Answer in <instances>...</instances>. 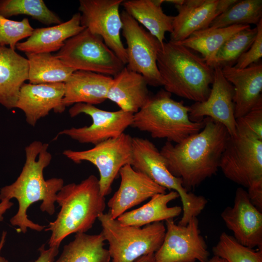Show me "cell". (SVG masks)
Returning <instances> with one entry per match:
<instances>
[{"label": "cell", "instance_id": "cell-37", "mask_svg": "<svg viewBox=\"0 0 262 262\" xmlns=\"http://www.w3.org/2000/svg\"><path fill=\"white\" fill-rule=\"evenodd\" d=\"M38 251L39 256L33 262H54L59 253V247L53 246L46 249L45 245L43 244L39 248Z\"/></svg>", "mask_w": 262, "mask_h": 262}, {"label": "cell", "instance_id": "cell-26", "mask_svg": "<svg viewBox=\"0 0 262 262\" xmlns=\"http://www.w3.org/2000/svg\"><path fill=\"white\" fill-rule=\"evenodd\" d=\"M180 197L177 192L171 191L158 194L142 206L126 212L116 219L125 226L141 227L153 223L162 222L179 216L182 213L181 206L169 207L168 203Z\"/></svg>", "mask_w": 262, "mask_h": 262}, {"label": "cell", "instance_id": "cell-13", "mask_svg": "<svg viewBox=\"0 0 262 262\" xmlns=\"http://www.w3.org/2000/svg\"><path fill=\"white\" fill-rule=\"evenodd\" d=\"M123 0H80L81 25L100 36L126 65V48L121 39L122 22L119 7Z\"/></svg>", "mask_w": 262, "mask_h": 262}, {"label": "cell", "instance_id": "cell-15", "mask_svg": "<svg viewBox=\"0 0 262 262\" xmlns=\"http://www.w3.org/2000/svg\"><path fill=\"white\" fill-rule=\"evenodd\" d=\"M214 77L208 98L190 106L189 117L193 121L209 117L223 125L229 136L237 133L233 102L234 87L224 77L220 67L214 68Z\"/></svg>", "mask_w": 262, "mask_h": 262}, {"label": "cell", "instance_id": "cell-31", "mask_svg": "<svg viewBox=\"0 0 262 262\" xmlns=\"http://www.w3.org/2000/svg\"><path fill=\"white\" fill-rule=\"evenodd\" d=\"M262 19V0H238L217 16L209 27L223 28L236 25H257Z\"/></svg>", "mask_w": 262, "mask_h": 262}, {"label": "cell", "instance_id": "cell-41", "mask_svg": "<svg viewBox=\"0 0 262 262\" xmlns=\"http://www.w3.org/2000/svg\"><path fill=\"white\" fill-rule=\"evenodd\" d=\"M207 262H228L226 259L219 256L214 255L212 258L209 259Z\"/></svg>", "mask_w": 262, "mask_h": 262}, {"label": "cell", "instance_id": "cell-18", "mask_svg": "<svg viewBox=\"0 0 262 262\" xmlns=\"http://www.w3.org/2000/svg\"><path fill=\"white\" fill-rule=\"evenodd\" d=\"M65 83L23 84L16 108L22 110L26 121L34 127L37 121L49 115L51 110L61 113L66 108L63 105Z\"/></svg>", "mask_w": 262, "mask_h": 262}, {"label": "cell", "instance_id": "cell-23", "mask_svg": "<svg viewBox=\"0 0 262 262\" xmlns=\"http://www.w3.org/2000/svg\"><path fill=\"white\" fill-rule=\"evenodd\" d=\"M85 28L81 23L80 13L70 19L51 27L34 29L24 42L18 43L16 49L25 53H51L59 51L69 38Z\"/></svg>", "mask_w": 262, "mask_h": 262}, {"label": "cell", "instance_id": "cell-14", "mask_svg": "<svg viewBox=\"0 0 262 262\" xmlns=\"http://www.w3.org/2000/svg\"><path fill=\"white\" fill-rule=\"evenodd\" d=\"M166 231L162 244L154 253L155 262H207L210 253L200 234L198 220L193 217L186 226L165 221Z\"/></svg>", "mask_w": 262, "mask_h": 262}, {"label": "cell", "instance_id": "cell-12", "mask_svg": "<svg viewBox=\"0 0 262 262\" xmlns=\"http://www.w3.org/2000/svg\"><path fill=\"white\" fill-rule=\"evenodd\" d=\"M72 117L84 114L90 116L92 124L80 128L72 127L60 131L58 135H65L82 144L97 145L106 140L117 137L131 126L133 114L119 110L108 111L83 103L74 104L69 110Z\"/></svg>", "mask_w": 262, "mask_h": 262}, {"label": "cell", "instance_id": "cell-39", "mask_svg": "<svg viewBox=\"0 0 262 262\" xmlns=\"http://www.w3.org/2000/svg\"><path fill=\"white\" fill-rule=\"evenodd\" d=\"M132 262H155L154 254H150L142 256Z\"/></svg>", "mask_w": 262, "mask_h": 262}, {"label": "cell", "instance_id": "cell-4", "mask_svg": "<svg viewBox=\"0 0 262 262\" xmlns=\"http://www.w3.org/2000/svg\"><path fill=\"white\" fill-rule=\"evenodd\" d=\"M56 201L60 211L56 219L45 229L51 232L49 247H59L62 241L72 233H85L106 207L105 197L100 193L98 179L94 175L79 183L64 185L57 194Z\"/></svg>", "mask_w": 262, "mask_h": 262}, {"label": "cell", "instance_id": "cell-9", "mask_svg": "<svg viewBox=\"0 0 262 262\" xmlns=\"http://www.w3.org/2000/svg\"><path fill=\"white\" fill-rule=\"evenodd\" d=\"M55 56L75 70L91 71L113 77L126 66L100 36L86 28L66 41Z\"/></svg>", "mask_w": 262, "mask_h": 262}, {"label": "cell", "instance_id": "cell-22", "mask_svg": "<svg viewBox=\"0 0 262 262\" xmlns=\"http://www.w3.org/2000/svg\"><path fill=\"white\" fill-rule=\"evenodd\" d=\"M147 86L141 74L125 66L113 77L107 98L117 104L120 110L134 114L145 105L151 96Z\"/></svg>", "mask_w": 262, "mask_h": 262}, {"label": "cell", "instance_id": "cell-24", "mask_svg": "<svg viewBox=\"0 0 262 262\" xmlns=\"http://www.w3.org/2000/svg\"><path fill=\"white\" fill-rule=\"evenodd\" d=\"M27 58L7 47H0V104L16 108L21 87L28 79Z\"/></svg>", "mask_w": 262, "mask_h": 262}, {"label": "cell", "instance_id": "cell-36", "mask_svg": "<svg viewBox=\"0 0 262 262\" xmlns=\"http://www.w3.org/2000/svg\"><path fill=\"white\" fill-rule=\"evenodd\" d=\"M256 37L248 49L238 59L233 66L245 68L259 62L262 57V19L256 25Z\"/></svg>", "mask_w": 262, "mask_h": 262}, {"label": "cell", "instance_id": "cell-38", "mask_svg": "<svg viewBox=\"0 0 262 262\" xmlns=\"http://www.w3.org/2000/svg\"><path fill=\"white\" fill-rule=\"evenodd\" d=\"M13 205V203L9 200L4 199L0 202V222L3 220V214Z\"/></svg>", "mask_w": 262, "mask_h": 262}, {"label": "cell", "instance_id": "cell-2", "mask_svg": "<svg viewBox=\"0 0 262 262\" xmlns=\"http://www.w3.org/2000/svg\"><path fill=\"white\" fill-rule=\"evenodd\" d=\"M48 147V144L39 141L26 146L25 162L19 176L12 184L0 190L1 201L15 198L18 202L17 212L10 220L12 225L18 227V232L25 233L28 228L41 231L45 228L28 219L27 211L33 203L42 201L41 211L49 215L55 212L54 203L58 192L64 186V180L57 178L45 180L44 178V169L52 158Z\"/></svg>", "mask_w": 262, "mask_h": 262}, {"label": "cell", "instance_id": "cell-30", "mask_svg": "<svg viewBox=\"0 0 262 262\" xmlns=\"http://www.w3.org/2000/svg\"><path fill=\"white\" fill-rule=\"evenodd\" d=\"M0 15L6 18L27 15L47 25L63 22L43 0H0Z\"/></svg>", "mask_w": 262, "mask_h": 262}, {"label": "cell", "instance_id": "cell-16", "mask_svg": "<svg viewBox=\"0 0 262 262\" xmlns=\"http://www.w3.org/2000/svg\"><path fill=\"white\" fill-rule=\"evenodd\" d=\"M221 216L237 242L262 250V212L252 203L246 190L236 189L233 206L227 207Z\"/></svg>", "mask_w": 262, "mask_h": 262}, {"label": "cell", "instance_id": "cell-29", "mask_svg": "<svg viewBox=\"0 0 262 262\" xmlns=\"http://www.w3.org/2000/svg\"><path fill=\"white\" fill-rule=\"evenodd\" d=\"M25 54L29 65L28 80L30 83H65L75 71L51 53Z\"/></svg>", "mask_w": 262, "mask_h": 262}, {"label": "cell", "instance_id": "cell-28", "mask_svg": "<svg viewBox=\"0 0 262 262\" xmlns=\"http://www.w3.org/2000/svg\"><path fill=\"white\" fill-rule=\"evenodd\" d=\"M105 241L101 232L95 235L76 233L74 239L64 246L61 255L54 262H110Z\"/></svg>", "mask_w": 262, "mask_h": 262}, {"label": "cell", "instance_id": "cell-32", "mask_svg": "<svg viewBox=\"0 0 262 262\" xmlns=\"http://www.w3.org/2000/svg\"><path fill=\"white\" fill-rule=\"evenodd\" d=\"M257 27L241 30L229 38L218 50L215 60V66L222 68L234 66L239 57L250 48L254 41Z\"/></svg>", "mask_w": 262, "mask_h": 262}, {"label": "cell", "instance_id": "cell-21", "mask_svg": "<svg viewBox=\"0 0 262 262\" xmlns=\"http://www.w3.org/2000/svg\"><path fill=\"white\" fill-rule=\"evenodd\" d=\"M113 77L91 71L75 70L65 83L63 105L101 104L107 99Z\"/></svg>", "mask_w": 262, "mask_h": 262}, {"label": "cell", "instance_id": "cell-40", "mask_svg": "<svg viewBox=\"0 0 262 262\" xmlns=\"http://www.w3.org/2000/svg\"><path fill=\"white\" fill-rule=\"evenodd\" d=\"M6 234V231H3L0 241V253L5 242ZM0 262H8V261L4 257L1 256L0 255Z\"/></svg>", "mask_w": 262, "mask_h": 262}, {"label": "cell", "instance_id": "cell-20", "mask_svg": "<svg viewBox=\"0 0 262 262\" xmlns=\"http://www.w3.org/2000/svg\"><path fill=\"white\" fill-rule=\"evenodd\" d=\"M178 14L173 16L170 41L180 42L197 31L207 28L222 14L218 0H185L175 5Z\"/></svg>", "mask_w": 262, "mask_h": 262}, {"label": "cell", "instance_id": "cell-7", "mask_svg": "<svg viewBox=\"0 0 262 262\" xmlns=\"http://www.w3.org/2000/svg\"><path fill=\"white\" fill-rule=\"evenodd\" d=\"M132 150L131 165L134 169L145 174L159 185L179 194L182 212L179 225H186L192 217L201 213L207 204V199L188 192L183 187L181 179L169 171L164 157L152 142L146 138L132 137Z\"/></svg>", "mask_w": 262, "mask_h": 262}, {"label": "cell", "instance_id": "cell-35", "mask_svg": "<svg viewBox=\"0 0 262 262\" xmlns=\"http://www.w3.org/2000/svg\"><path fill=\"white\" fill-rule=\"evenodd\" d=\"M237 133L262 140V99L247 114L236 119Z\"/></svg>", "mask_w": 262, "mask_h": 262}, {"label": "cell", "instance_id": "cell-3", "mask_svg": "<svg viewBox=\"0 0 262 262\" xmlns=\"http://www.w3.org/2000/svg\"><path fill=\"white\" fill-rule=\"evenodd\" d=\"M157 65L165 91L195 102L208 98L214 68L190 49L178 43L164 42Z\"/></svg>", "mask_w": 262, "mask_h": 262}, {"label": "cell", "instance_id": "cell-17", "mask_svg": "<svg viewBox=\"0 0 262 262\" xmlns=\"http://www.w3.org/2000/svg\"><path fill=\"white\" fill-rule=\"evenodd\" d=\"M119 175V187L107 203L108 213L113 219H117L128 210L156 194L166 193L165 188L134 169L130 164L122 167Z\"/></svg>", "mask_w": 262, "mask_h": 262}, {"label": "cell", "instance_id": "cell-34", "mask_svg": "<svg viewBox=\"0 0 262 262\" xmlns=\"http://www.w3.org/2000/svg\"><path fill=\"white\" fill-rule=\"evenodd\" d=\"M34 29L27 18L15 21L0 15V47H6L15 50L20 41L29 37Z\"/></svg>", "mask_w": 262, "mask_h": 262}, {"label": "cell", "instance_id": "cell-6", "mask_svg": "<svg viewBox=\"0 0 262 262\" xmlns=\"http://www.w3.org/2000/svg\"><path fill=\"white\" fill-rule=\"evenodd\" d=\"M219 168L227 179L246 188L252 203L262 211V140L239 133L229 135Z\"/></svg>", "mask_w": 262, "mask_h": 262}, {"label": "cell", "instance_id": "cell-42", "mask_svg": "<svg viewBox=\"0 0 262 262\" xmlns=\"http://www.w3.org/2000/svg\"><path fill=\"white\" fill-rule=\"evenodd\" d=\"M185 0H166L164 2L173 3L174 5H180L184 2Z\"/></svg>", "mask_w": 262, "mask_h": 262}, {"label": "cell", "instance_id": "cell-25", "mask_svg": "<svg viewBox=\"0 0 262 262\" xmlns=\"http://www.w3.org/2000/svg\"><path fill=\"white\" fill-rule=\"evenodd\" d=\"M163 2L164 0H127L121 3L124 10L155 36L162 46L165 33L172 32L173 20V16L164 12Z\"/></svg>", "mask_w": 262, "mask_h": 262}, {"label": "cell", "instance_id": "cell-11", "mask_svg": "<svg viewBox=\"0 0 262 262\" xmlns=\"http://www.w3.org/2000/svg\"><path fill=\"white\" fill-rule=\"evenodd\" d=\"M120 14L122 34L127 44L126 67L141 74L148 85L163 86L157 65L161 44L125 11H122Z\"/></svg>", "mask_w": 262, "mask_h": 262}, {"label": "cell", "instance_id": "cell-19", "mask_svg": "<svg viewBox=\"0 0 262 262\" xmlns=\"http://www.w3.org/2000/svg\"><path fill=\"white\" fill-rule=\"evenodd\" d=\"M221 69L224 77L234 87L236 119L249 112L262 99V64L259 62L245 68L226 66Z\"/></svg>", "mask_w": 262, "mask_h": 262}, {"label": "cell", "instance_id": "cell-27", "mask_svg": "<svg viewBox=\"0 0 262 262\" xmlns=\"http://www.w3.org/2000/svg\"><path fill=\"white\" fill-rule=\"evenodd\" d=\"M250 27L248 25H236L223 28L200 30L178 43L199 52L210 66H215L217 53L224 43L235 33Z\"/></svg>", "mask_w": 262, "mask_h": 262}, {"label": "cell", "instance_id": "cell-10", "mask_svg": "<svg viewBox=\"0 0 262 262\" xmlns=\"http://www.w3.org/2000/svg\"><path fill=\"white\" fill-rule=\"evenodd\" d=\"M132 138L129 134L123 133L95 145L90 149L81 151L66 149L63 154L75 163L87 161L97 168L99 174L100 193L105 197L111 193L113 183L120 169L131 164Z\"/></svg>", "mask_w": 262, "mask_h": 262}, {"label": "cell", "instance_id": "cell-1", "mask_svg": "<svg viewBox=\"0 0 262 262\" xmlns=\"http://www.w3.org/2000/svg\"><path fill=\"white\" fill-rule=\"evenodd\" d=\"M203 120L201 131L175 145L167 141L160 150L169 171L181 179L188 192L216 174L229 136L221 123L209 117Z\"/></svg>", "mask_w": 262, "mask_h": 262}, {"label": "cell", "instance_id": "cell-5", "mask_svg": "<svg viewBox=\"0 0 262 262\" xmlns=\"http://www.w3.org/2000/svg\"><path fill=\"white\" fill-rule=\"evenodd\" d=\"M171 95L161 89L151 95L145 105L133 114L131 126L149 133L153 138L175 143L201 131L204 126V120H191L190 106L184 105L182 101L174 100Z\"/></svg>", "mask_w": 262, "mask_h": 262}, {"label": "cell", "instance_id": "cell-33", "mask_svg": "<svg viewBox=\"0 0 262 262\" xmlns=\"http://www.w3.org/2000/svg\"><path fill=\"white\" fill-rule=\"evenodd\" d=\"M214 255L228 262H262V250H255L239 244L234 238L225 232L221 233L213 248Z\"/></svg>", "mask_w": 262, "mask_h": 262}, {"label": "cell", "instance_id": "cell-8", "mask_svg": "<svg viewBox=\"0 0 262 262\" xmlns=\"http://www.w3.org/2000/svg\"><path fill=\"white\" fill-rule=\"evenodd\" d=\"M102 235L109 244L112 262H132L138 258L154 254L163 242L166 228L162 222L144 228L121 224L109 213H103L98 219Z\"/></svg>", "mask_w": 262, "mask_h": 262}]
</instances>
